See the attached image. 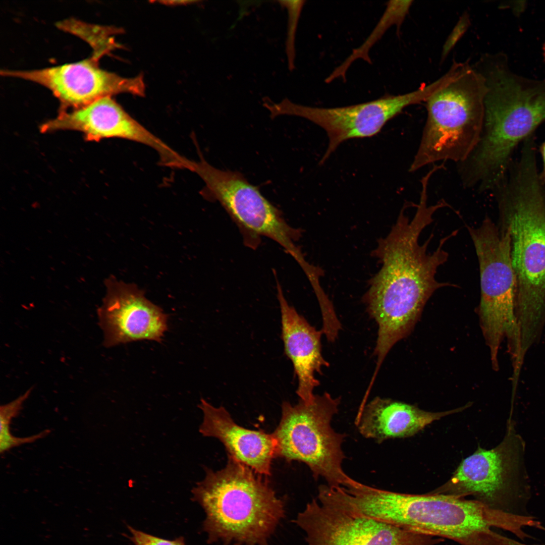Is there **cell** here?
<instances>
[{
    "label": "cell",
    "instance_id": "21",
    "mask_svg": "<svg viewBox=\"0 0 545 545\" xmlns=\"http://www.w3.org/2000/svg\"><path fill=\"white\" fill-rule=\"evenodd\" d=\"M539 151L541 154L543 162L542 170L540 171V175L542 179L545 180V141L540 145Z\"/></svg>",
    "mask_w": 545,
    "mask_h": 545
},
{
    "label": "cell",
    "instance_id": "20",
    "mask_svg": "<svg viewBox=\"0 0 545 545\" xmlns=\"http://www.w3.org/2000/svg\"><path fill=\"white\" fill-rule=\"evenodd\" d=\"M127 527L130 532L129 538L134 545H186L182 536L169 540L137 530L129 525Z\"/></svg>",
    "mask_w": 545,
    "mask_h": 545
},
{
    "label": "cell",
    "instance_id": "3",
    "mask_svg": "<svg viewBox=\"0 0 545 545\" xmlns=\"http://www.w3.org/2000/svg\"><path fill=\"white\" fill-rule=\"evenodd\" d=\"M510 233L515 307L521 340L538 341L545 325V180L537 153L524 149L493 190Z\"/></svg>",
    "mask_w": 545,
    "mask_h": 545
},
{
    "label": "cell",
    "instance_id": "10",
    "mask_svg": "<svg viewBox=\"0 0 545 545\" xmlns=\"http://www.w3.org/2000/svg\"><path fill=\"white\" fill-rule=\"evenodd\" d=\"M441 86V82L437 80L410 92L397 95L386 94L368 102L342 107L305 106L285 98L278 103L270 102L267 108L271 118L282 115L299 116L325 131L329 142L319 161L322 165L343 142L375 136L405 108L425 102Z\"/></svg>",
    "mask_w": 545,
    "mask_h": 545
},
{
    "label": "cell",
    "instance_id": "11",
    "mask_svg": "<svg viewBox=\"0 0 545 545\" xmlns=\"http://www.w3.org/2000/svg\"><path fill=\"white\" fill-rule=\"evenodd\" d=\"M293 522L307 545H433L440 539L321 503H308Z\"/></svg>",
    "mask_w": 545,
    "mask_h": 545
},
{
    "label": "cell",
    "instance_id": "2",
    "mask_svg": "<svg viewBox=\"0 0 545 545\" xmlns=\"http://www.w3.org/2000/svg\"><path fill=\"white\" fill-rule=\"evenodd\" d=\"M475 68L487 87L482 131L476 147L458 164L462 185L493 191L505 178L517 147L545 122V79L513 73L505 54H486Z\"/></svg>",
    "mask_w": 545,
    "mask_h": 545
},
{
    "label": "cell",
    "instance_id": "17",
    "mask_svg": "<svg viewBox=\"0 0 545 545\" xmlns=\"http://www.w3.org/2000/svg\"><path fill=\"white\" fill-rule=\"evenodd\" d=\"M457 411L427 412L377 397L359 412L356 424L364 437L380 443L391 438L412 436L433 421Z\"/></svg>",
    "mask_w": 545,
    "mask_h": 545
},
{
    "label": "cell",
    "instance_id": "4",
    "mask_svg": "<svg viewBox=\"0 0 545 545\" xmlns=\"http://www.w3.org/2000/svg\"><path fill=\"white\" fill-rule=\"evenodd\" d=\"M205 470L204 478L192 494L205 513L202 529L207 542L269 545L285 510L267 481L229 455L222 469Z\"/></svg>",
    "mask_w": 545,
    "mask_h": 545
},
{
    "label": "cell",
    "instance_id": "22",
    "mask_svg": "<svg viewBox=\"0 0 545 545\" xmlns=\"http://www.w3.org/2000/svg\"><path fill=\"white\" fill-rule=\"evenodd\" d=\"M542 57H543V61L545 63V41L543 43V45H542Z\"/></svg>",
    "mask_w": 545,
    "mask_h": 545
},
{
    "label": "cell",
    "instance_id": "16",
    "mask_svg": "<svg viewBox=\"0 0 545 545\" xmlns=\"http://www.w3.org/2000/svg\"><path fill=\"white\" fill-rule=\"evenodd\" d=\"M282 325V338L285 353L291 361L298 379L296 393L300 400L311 402L313 389L319 385L315 372L321 373L323 366L329 363L323 358L321 350L322 330L311 326L286 300L280 285L277 284Z\"/></svg>",
    "mask_w": 545,
    "mask_h": 545
},
{
    "label": "cell",
    "instance_id": "19",
    "mask_svg": "<svg viewBox=\"0 0 545 545\" xmlns=\"http://www.w3.org/2000/svg\"><path fill=\"white\" fill-rule=\"evenodd\" d=\"M280 5L288 12L287 34L286 42V54L290 70L295 68V36L299 19L305 1H279Z\"/></svg>",
    "mask_w": 545,
    "mask_h": 545
},
{
    "label": "cell",
    "instance_id": "15",
    "mask_svg": "<svg viewBox=\"0 0 545 545\" xmlns=\"http://www.w3.org/2000/svg\"><path fill=\"white\" fill-rule=\"evenodd\" d=\"M203 413L199 432L213 437L225 446L228 455L248 466L256 473L270 475L277 445L272 434L242 427L223 407H215L203 399L198 405Z\"/></svg>",
    "mask_w": 545,
    "mask_h": 545
},
{
    "label": "cell",
    "instance_id": "5",
    "mask_svg": "<svg viewBox=\"0 0 545 545\" xmlns=\"http://www.w3.org/2000/svg\"><path fill=\"white\" fill-rule=\"evenodd\" d=\"M369 508L374 519L461 545H518L493 530L513 532L517 515L480 501L451 494L410 495L378 489Z\"/></svg>",
    "mask_w": 545,
    "mask_h": 545
},
{
    "label": "cell",
    "instance_id": "8",
    "mask_svg": "<svg viewBox=\"0 0 545 545\" xmlns=\"http://www.w3.org/2000/svg\"><path fill=\"white\" fill-rule=\"evenodd\" d=\"M340 402V398L328 393L315 395L308 403L300 400L293 405L284 402L281 421L272 433L276 442V456L303 462L314 478L322 477L333 486L356 481L342 466L346 458L342 448L346 435L336 432L331 425Z\"/></svg>",
    "mask_w": 545,
    "mask_h": 545
},
{
    "label": "cell",
    "instance_id": "6",
    "mask_svg": "<svg viewBox=\"0 0 545 545\" xmlns=\"http://www.w3.org/2000/svg\"><path fill=\"white\" fill-rule=\"evenodd\" d=\"M487 87L483 75L468 62L452 79L426 100V122L409 172L439 161L457 164L477 144Z\"/></svg>",
    "mask_w": 545,
    "mask_h": 545
},
{
    "label": "cell",
    "instance_id": "7",
    "mask_svg": "<svg viewBox=\"0 0 545 545\" xmlns=\"http://www.w3.org/2000/svg\"><path fill=\"white\" fill-rule=\"evenodd\" d=\"M467 229L479 266L478 312L480 326L489 349L493 368L497 371L499 348L505 338L512 362L523 359L516 315V281L510 233L507 228L499 229L489 217H485L479 226H467Z\"/></svg>",
    "mask_w": 545,
    "mask_h": 545
},
{
    "label": "cell",
    "instance_id": "14",
    "mask_svg": "<svg viewBox=\"0 0 545 545\" xmlns=\"http://www.w3.org/2000/svg\"><path fill=\"white\" fill-rule=\"evenodd\" d=\"M510 440L493 449L479 448L462 461L443 489L460 497L473 495L493 508L504 501L516 465L514 445Z\"/></svg>",
    "mask_w": 545,
    "mask_h": 545
},
{
    "label": "cell",
    "instance_id": "1",
    "mask_svg": "<svg viewBox=\"0 0 545 545\" xmlns=\"http://www.w3.org/2000/svg\"><path fill=\"white\" fill-rule=\"evenodd\" d=\"M425 193L420 195L412 219L403 207L389 234L380 239L373 255L382 264L370 280L363 297L367 311L378 324L374 354L384 360L393 346L412 331L429 298L437 290L456 286L436 279L439 267L448 260L445 244L458 230L441 239L436 249L428 252L433 234L423 243L422 231L433 221L441 203L428 202Z\"/></svg>",
    "mask_w": 545,
    "mask_h": 545
},
{
    "label": "cell",
    "instance_id": "13",
    "mask_svg": "<svg viewBox=\"0 0 545 545\" xmlns=\"http://www.w3.org/2000/svg\"><path fill=\"white\" fill-rule=\"evenodd\" d=\"M105 285L107 293L97 311L104 346L144 340L161 342L168 317L162 309L134 284L111 277Z\"/></svg>",
    "mask_w": 545,
    "mask_h": 545
},
{
    "label": "cell",
    "instance_id": "18",
    "mask_svg": "<svg viewBox=\"0 0 545 545\" xmlns=\"http://www.w3.org/2000/svg\"><path fill=\"white\" fill-rule=\"evenodd\" d=\"M413 1H390L387 4V8L372 33L359 48L355 49L351 54L340 66L336 68L325 79L327 83L334 80L342 78L345 80L346 72L351 64L357 59H362L371 64L368 52L385 32L393 25L398 28L407 15Z\"/></svg>",
    "mask_w": 545,
    "mask_h": 545
},
{
    "label": "cell",
    "instance_id": "12",
    "mask_svg": "<svg viewBox=\"0 0 545 545\" xmlns=\"http://www.w3.org/2000/svg\"><path fill=\"white\" fill-rule=\"evenodd\" d=\"M94 56L73 63L31 70L1 71L5 76L31 81L47 88L64 108H78L100 98L127 93L143 96L145 86L141 75L121 77L100 68Z\"/></svg>",
    "mask_w": 545,
    "mask_h": 545
},
{
    "label": "cell",
    "instance_id": "9",
    "mask_svg": "<svg viewBox=\"0 0 545 545\" xmlns=\"http://www.w3.org/2000/svg\"><path fill=\"white\" fill-rule=\"evenodd\" d=\"M191 171L205 183L206 194L218 201L238 226L253 238L264 236L279 243L301 265L305 261L295 244L298 230L241 173L216 169L205 161L192 162Z\"/></svg>",
    "mask_w": 545,
    "mask_h": 545
}]
</instances>
